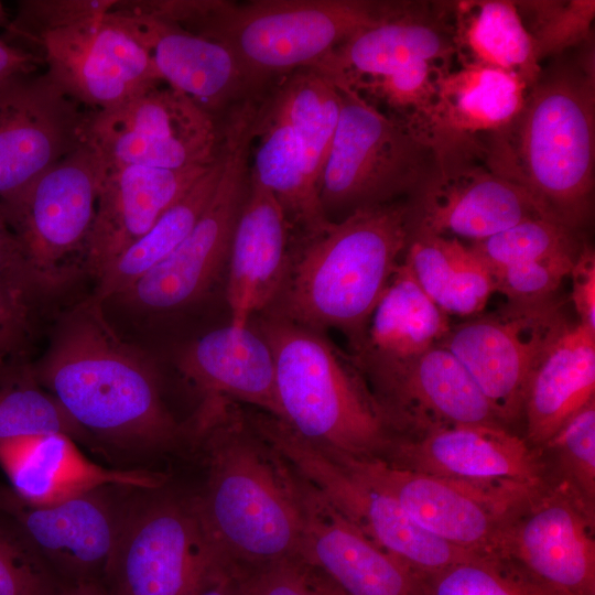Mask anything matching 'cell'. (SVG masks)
<instances>
[{"label":"cell","mask_w":595,"mask_h":595,"mask_svg":"<svg viewBox=\"0 0 595 595\" xmlns=\"http://www.w3.org/2000/svg\"><path fill=\"white\" fill-rule=\"evenodd\" d=\"M101 304L90 296L67 312L32 372L112 467L155 472L159 456L192 446V423L172 413L155 364L117 335Z\"/></svg>","instance_id":"cell-1"},{"label":"cell","mask_w":595,"mask_h":595,"mask_svg":"<svg viewBox=\"0 0 595 595\" xmlns=\"http://www.w3.org/2000/svg\"><path fill=\"white\" fill-rule=\"evenodd\" d=\"M195 425L206 477L191 497L218 567L298 558L303 519L293 468L235 402L204 409Z\"/></svg>","instance_id":"cell-2"},{"label":"cell","mask_w":595,"mask_h":595,"mask_svg":"<svg viewBox=\"0 0 595 595\" xmlns=\"http://www.w3.org/2000/svg\"><path fill=\"white\" fill-rule=\"evenodd\" d=\"M488 137L479 144L485 165L527 190L552 219L580 232L593 216V50L542 69L518 115Z\"/></svg>","instance_id":"cell-3"},{"label":"cell","mask_w":595,"mask_h":595,"mask_svg":"<svg viewBox=\"0 0 595 595\" xmlns=\"http://www.w3.org/2000/svg\"><path fill=\"white\" fill-rule=\"evenodd\" d=\"M408 240L404 199L358 209L316 235L291 238L283 285L263 312L321 333L335 328L354 351Z\"/></svg>","instance_id":"cell-4"},{"label":"cell","mask_w":595,"mask_h":595,"mask_svg":"<svg viewBox=\"0 0 595 595\" xmlns=\"http://www.w3.org/2000/svg\"><path fill=\"white\" fill-rule=\"evenodd\" d=\"M249 323L273 353L281 420L321 448L382 459L394 434L351 355L326 333L269 312Z\"/></svg>","instance_id":"cell-5"},{"label":"cell","mask_w":595,"mask_h":595,"mask_svg":"<svg viewBox=\"0 0 595 595\" xmlns=\"http://www.w3.org/2000/svg\"><path fill=\"white\" fill-rule=\"evenodd\" d=\"M386 2L365 0H170L165 17L228 46L263 86L274 75L314 68Z\"/></svg>","instance_id":"cell-6"},{"label":"cell","mask_w":595,"mask_h":595,"mask_svg":"<svg viewBox=\"0 0 595 595\" xmlns=\"http://www.w3.org/2000/svg\"><path fill=\"white\" fill-rule=\"evenodd\" d=\"M336 87L339 117L320 185L321 206L331 221L405 199L439 167L436 151L423 136L354 90Z\"/></svg>","instance_id":"cell-7"},{"label":"cell","mask_w":595,"mask_h":595,"mask_svg":"<svg viewBox=\"0 0 595 595\" xmlns=\"http://www.w3.org/2000/svg\"><path fill=\"white\" fill-rule=\"evenodd\" d=\"M259 101L231 106L220 127L221 172L216 190L181 245L119 295L134 309L170 312L205 296L227 268L236 224L250 180V155Z\"/></svg>","instance_id":"cell-8"},{"label":"cell","mask_w":595,"mask_h":595,"mask_svg":"<svg viewBox=\"0 0 595 595\" xmlns=\"http://www.w3.org/2000/svg\"><path fill=\"white\" fill-rule=\"evenodd\" d=\"M169 480L132 488L102 581L111 595H196L219 571L191 494Z\"/></svg>","instance_id":"cell-9"},{"label":"cell","mask_w":595,"mask_h":595,"mask_svg":"<svg viewBox=\"0 0 595 595\" xmlns=\"http://www.w3.org/2000/svg\"><path fill=\"white\" fill-rule=\"evenodd\" d=\"M104 172L101 156L84 141L25 186L0 198V213L44 291L84 269Z\"/></svg>","instance_id":"cell-10"},{"label":"cell","mask_w":595,"mask_h":595,"mask_svg":"<svg viewBox=\"0 0 595 595\" xmlns=\"http://www.w3.org/2000/svg\"><path fill=\"white\" fill-rule=\"evenodd\" d=\"M246 416L252 429L339 513L416 572L430 575L476 555L420 527L398 501L353 475L282 420L261 411Z\"/></svg>","instance_id":"cell-11"},{"label":"cell","mask_w":595,"mask_h":595,"mask_svg":"<svg viewBox=\"0 0 595 595\" xmlns=\"http://www.w3.org/2000/svg\"><path fill=\"white\" fill-rule=\"evenodd\" d=\"M322 450L353 475L398 501L420 527L474 554L495 553L507 522L543 480L467 482L399 468L380 458Z\"/></svg>","instance_id":"cell-12"},{"label":"cell","mask_w":595,"mask_h":595,"mask_svg":"<svg viewBox=\"0 0 595 595\" xmlns=\"http://www.w3.org/2000/svg\"><path fill=\"white\" fill-rule=\"evenodd\" d=\"M570 325L558 293L509 302L452 325L441 343L463 365L499 421L509 428L523 415L529 379L550 346Z\"/></svg>","instance_id":"cell-13"},{"label":"cell","mask_w":595,"mask_h":595,"mask_svg":"<svg viewBox=\"0 0 595 595\" xmlns=\"http://www.w3.org/2000/svg\"><path fill=\"white\" fill-rule=\"evenodd\" d=\"M84 141L107 167L185 170L219 154L215 117L172 87L153 86L106 110H88Z\"/></svg>","instance_id":"cell-14"},{"label":"cell","mask_w":595,"mask_h":595,"mask_svg":"<svg viewBox=\"0 0 595 595\" xmlns=\"http://www.w3.org/2000/svg\"><path fill=\"white\" fill-rule=\"evenodd\" d=\"M133 487L104 485L37 506L0 483V513L20 529L61 588L102 583Z\"/></svg>","instance_id":"cell-15"},{"label":"cell","mask_w":595,"mask_h":595,"mask_svg":"<svg viewBox=\"0 0 595 595\" xmlns=\"http://www.w3.org/2000/svg\"><path fill=\"white\" fill-rule=\"evenodd\" d=\"M25 52L69 98L90 108H113L162 83L149 52L110 12L44 34Z\"/></svg>","instance_id":"cell-16"},{"label":"cell","mask_w":595,"mask_h":595,"mask_svg":"<svg viewBox=\"0 0 595 595\" xmlns=\"http://www.w3.org/2000/svg\"><path fill=\"white\" fill-rule=\"evenodd\" d=\"M355 364L394 437L455 424L504 425L463 365L441 344L405 358Z\"/></svg>","instance_id":"cell-17"},{"label":"cell","mask_w":595,"mask_h":595,"mask_svg":"<svg viewBox=\"0 0 595 595\" xmlns=\"http://www.w3.org/2000/svg\"><path fill=\"white\" fill-rule=\"evenodd\" d=\"M404 205L409 235L474 242L526 219L551 218L527 190L468 155L439 158L436 172L404 199Z\"/></svg>","instance_id":"cell-18"},{"label":"cell","mask_w":595,"mask_h":595,"mask_svg":"<svg viewBox=\"0 0 595 595\" xmlns=\"http://www.w3.org/2000/svg\"><path fill=\"white\" fill-rule=\"evenodd\" d=\"M595 512L544 480L511 516L495 554L560 595H595Z\"/></svg>","instance_id":"cell-19"},{"label":"cell","mask_w":595,"mask_h":595,"mask_svg":"<svg viewBox=\"0 0 595 595\" xmlns=\"http://www.w3.org/2000/svg\"><path fill=\"white\" fill-rule=\"evenodd\" d=\"M87 111L44 74L0 83V198L84 142Z\"/></svg>","instance_id":"cell-20"},{"label":"cell","mask_w":595,"mask_h":595,"mask_svg":"<svg viewBox=\"0 0 595 595\" xmlns=\"http://www.w3.org/2000/svg\"><path fill=\"white\" fill-rule=\"evenodd\" d=\"M110 13L149 52L162 82L215 117L256 94L262 85L225 44L145 10L118 1Z\"/></svg>","instance_id":"cell-21"},{"label":"cell","mask_w":595,"mask_h":595,"mask_svg":"<svg viewBox=\"0 0 595 595\" xmlns=\"http://www.w3.org/2000/svg\"><path fill=\"white\" fill-rule=\"evenodd\" d=\"M293 470L303 519L302 562L347 595H425V575L372 542Z\"/></svg>","instance_id":"cell-22"},{"label":"cell","mask_w":595,"mask_h":595,"mask_svg":"<svg viewBox=\"0 0 595 595\" xmlns=\"http://www.w3.org/2000/svg\"><path fill=\"white\" fill-rule=\"evenodd\" d=\"M382 461L412 472L467 482L534 484L543 479L537 450L501 424H455L394 437Z\"/></svg>","instance_id":"cell-23"},{"label":"cell","mask_w":595,"mask_h":595,"mask_svg":"<svg viewBox=\"0 0 595 595\" xmlns=\"http://www.w3.org/2000/svg\"><path fill=\"white\" fill-rule=\"evenodd\" d=\"M441 4L386 2L382 13L359 29L313 69L336 85L388 76L413 63L444 61L457 51L454 28Z\"/></svg>","instance_id":"cell-24"},{"label":"cell","mask_w":595,"mask_h":595,"mask_svg":"<svg viewBox=\"0 0 595 595\" xmlns=\"http://www.w3.org/2000/svg\"><path fill=\"white\" fill-rule=\"evenodd\" d=\"M209 165L185 170L105 165L95 219L85 246L84 270L98 279L122 251L142 237L191 188Z\"/></svg>","instance_id":"cell-25"},{"label":"cell","mask_w":595,"mask_h":595,"mask_svg":"<svg viewBox=\"0 0 595 595\" xmlns=\"http://www.w3.org/2000/svg\"><path fill=\"white\" fill-rule=\"evenodd\" d=\"M291 230L274 196L251 175L227 263L230 324L247 326L279 294L290 262Z\"/></svg>","instance_id":"cell-26"},{"label":"cell","mask_w":595,"mask_h":595,"mask_svg":"<svg viewBox=\"0 0 595 595\" xmlns=\"http://www.w3.org/2000/svg\"><path fill=\"white\" fill-rule=\"evenodd\" d=\"M0 467L14 494L37 506L52 505L104 485L158 487L170 479L165 472L102 466L85 457L75 440L63 433L0 440Z\"/></svg>","instance_id":"cell-27"},{"label":"cell","mask_w":595,"mask_h":595,"mask_svg":"<svg viewBox=\"0 0 595 595\" xmlns=\"http://www.w3.org/2000/svg\"><path fill=\"white\" fill-rule=\"evenodd\" d=\"M176 366L201 403L241 401L282 419L275 365L267 339L250 323L213 329L184 346Z\"/></svg>","instance_id":"cell-28"},{"label":"cell","mask_w":595,"mask_h":595,"mask_svg":"<svg viewBox=\"0 0 595 595\" xmlns=\"http://www.w3.org/2000/svg\"><path fill=\"white\" fill-rule=\"evenodd\" d=\"M528 89L512 73L466 64L441 76L434 108L416 132L433 145L437 156L475 154L477 144L472 137L506 127L522 108Z\"/></svg>","instance_id":"cell-29"},{"label":"cell","mask_w":595,"mask_h":595,"mask_svg":"<svg viewBox=\"0 0 595 595\" xmlns=\"http://www.w3.org/2000/svg\"><path fill=\"white\" fill-rule=\"evenodd\" d=\"M252 141L256 147L251 150L250 175L274 196L290 226L291 238L324 230L331 220L321 206L320 185L300 141L270 96L259 101Z\"/></svg>","instance_id":"cell-30"},{"label":"cell","mask_w":595,"mask_h":595,"mask_svg":"<svg viewBox=\"0 0 595 595\" xmlns=\"http://www.w3.org/2000/svg\"><path fill=\"white\" fill-rule=\"evenodd\" d=\"M595 398V332L570 323L533 370L524 396V440L542 446Z\"/></svg>","instance_id":"cell-31"},{"label":"cell","mask_w":595,"mask_h":595,"mask_svg":"<svg viewBox=\"0 0 595 595\" xmlns=\"http://www.w3.org/2000/svg\"><path fill=\"white\" fill-rule=\"evenodd\" d=\"M452 324L401 261L354 351L355 363L400 359L440 345Z\"/></svg>","instance_id":"cell-32"},{"label":"cell","mask_w":595,"mask_h":595,"mask_svg":"<svg viewBox=\"0 0 595 595\" xmlns=\"http://www.w3.org/2000/svg\"><path fill=\"white\" fill-rule=\"evenodd\" d=\"M402 262L448 316L480 314L496 292L488 266L456 238L411 234Z\"/></svg>","instance_id":"cell-33"},{"label":"cell","mask_w":595,"mask_h":595,"mask_svg":"<svg viewBox=\"0 0 595 595\" xmlns=\"http://www.w3.org/2000/svg\"><path fill=\"white\" fill-rule=\"evenodd\" d=\"M221 165L219 149L216 161L191 188L107 267L98 278L93 295L97 301L102 303L123 294L181 245L210 201L219 181Z\"/></svg>","instance_id":"cell-34"},{"label":"cell","mask_w":595,"mask_h":595,"mask_svg":"<svg viewBox=\"0 0 595 595\" xmlns=\"http://www.w3.org/2000/svg\"><path fill=\"white\" fill-rule=\"evenodd\" d=\"M458 7L463 17L457 19L456 47L470 54L473 60L467 64L512 73L530 88L542 68L515 2L474 1Z\"/></svg>","instance_id":"cell-35"},{"label":"cell","mask_w":595,"mask_h":595,"mask_svg":"<svg viewBox=\"0 0 595 595\" xmlns=\"http://www.w3.org/2000/svg\"><path fill=\"white\" fill-rule=\"evenodd\" d=\"M269 96L300 141L310 171L321 185L339 117L338 88L317 71L306 68L284 76Z\"/></svg>","instance_id":"cell-36"},{"label":"cell","mask_w":595,"mask_h":595,"mask_svg":"<svg viewBox=\"0 0 595 595\" xmlns=\"http://www.w3.org/2000/svg\"><path fill=\"white\" fill-rule=\"evenodd\" d=\"M543 480L595 512V398L539 448Z\"/></svg>","instance_id":"cell-37"},{"label":"cell","mask_w":595,"mask_h":595,"mask_svg":"<svg viewBox=\"0 0 595 595\" xmlns=\"http://www.w3.org/2000/svg\"><path fill=\"white\" fill-rule=\"evenodd\" d=\"M63 433L88 445L85 432L34 378L32 365L0 374V440Z\"/></svg>","instance_id":"cell-38"},{"label":"cell","mask_w":595,"mask_h":595,"mask_svg":"<svg viewBox=\"0 0 595 595\" xmlns=\"http://www.w3.org/2000/svg\"><path fill=\"white\" fill-rule=\"evenodd\" d=\"M425 595H560L521 564L500 554H476L425 575Z\"/></svg>","instance_id":"cell-39"},{"label":"cell","mask_w":595,"mask_h":595,"mask_svg":"<svg viewBox=\"0 0 595 595\" xmlns=\"http://www.w3.org/2000/svg\"><path fill=\"white\" fill-rule=\"evenodd\" d=\"M582 245L578 231L554 219L536 217L473 242L469 247L489 269H494L563 252H577Z\"/></svg>","instance_id":"cell-40"},{"label":"cell","mask_w":595,"mask_h":595,"mask_svg":"<svg viewBox=\"0 0 595 595\" xmlns=\"http://www.w3.org/2000/svg\"><path fill=\"white\" fill-rule=\"evenodd\" d=\"M516 6L519 12L530 13V25L524 26L539 61L589 40L595 15L593 0L526 1Z\"/></svg>","instance_id":"cell-41"},{"label":"cell","mask_w":595,"mask_h":595,"mask_svg":"<svg viewBox=\"0 0 595 595\" xmlns=\"http://www.w3.org/2000/svg\"><path fill=\"white\" fill-rule=\"evenodd\" d=\"M117 0H25L4 30L2 40L25 50L37 39L55 30L108 14Z\"/></svg>","instance_id":"cell-42"},{"label":"cell","mask_w":595,"mask_h":595,"mask_svg":"<svg viewBox=\"0 0 595 595\" xmlns=\"http://www.w3.org/2000/svg\"><path fill=\"white\" fill-rule=\"evenodd\" d=\"M60 589L20 529L0 513V595H57Z\"/></svg>","instance_id":"cell-43"},{"label":"cell","mask_w":595,"mask_h":595,"mask_svg":"<svg viewBox=\"0 0 595 595\" xmlns=\"http://www.w3.org/2000/svg\"><path fill=\"white\" fill-rule=\"evenodd\" d=\"M577 252H563L539 260L490 269L496 292L509 302H531L558 292L570 274Z\"/></svg>","instance_id":"cell-44"},{"label":"cell","mask_w":595,"mask_h":595,"mask_svg":"<svg viewBox=\"0 0 595 595\" xmlns=\"http://www.w3.org/2000/svg\"><path fill=\"white\" fill-rule=\"evenodd\" d=\"M28 290L0 280V374L29 365L32 298Z\"/></svg>","instance_id":"cell-45"},{"label":"cell","mask_w":595,"mask_h":595,"mask_svg":"<svg viewBox=\"0 0 595 595\" xmlns=\"http://www.w3.org/2000/svg\"><path fill=\"white\" fill-rule=\"evenodd\" d=\"M249 595H315L305 563L283 559L245 571Z\"/></svg>","instance_id":"cell-46"},{"label":"cell","mask_w":595,"mask_h":595,"mask_svg":"<svg viewBox=\"0 0 595 595\" xmlns=\"http://www.w3.org/2000/svg\"><path fill=\"white\" fill-rule=\"evenodd\" d=\"M571 300L578 323L595 332V253L588 245H582L570 271Z\"/></svg>","instance_id":"cell-47"},{"label":"cell","mask_w":595,"mask_h":595,"mask_svg":"<svg viewBox=\"0 0 595 595\" xmlns=\"http://www.w3.org/2000/svg\"><path fill=\"white\" fill-rule=\"evenodd\" d=\"M0 280L19 285L32 294L43 290L22 247L0 213Z\"/></svg>","instance_id":"cell-48"},{"label":"cell","mask_w":595,"mask_h":595,"mask_svg":"<svg viewBox=\"0 0 595 595\" xmlns=\"http://www.w3.org/2000/svg\"><path fill=\"white\" fill-rule=\"evenodd\" d=\"M44 62L0 39V83L20 75L36 73Z\"/></svg>","instance_id":"cell-49"},{"label":"cell","mask_w":595,"mask_h":595,"mask_svg":"<svg viewBox=\"0 0 595 595\" xmlns=\"http://www.w3.org/2000/svg\"><path fill=\"white\" fill-rule=\"evenodd\" d=\"M196 595H249L245 572L239 569L220 570L206 581Z\"/></svg>","instance_id":"cell-50"},{"label":"cell","mask_w":595,"mask_h":595,"mask_svg":"<svg viewBox=\"0 0 595 595\" xmlns=\"http://www.w3.org/2000/svg\"><path fill=\"white\" fill-rule=\"evenodd\" d=\"M309 577L315 595H347L332 580L325 576L320 571L309 566Z\"/></svg>","instance_id":"cell-51"},{"label":"cell","mask_w":595,"mask_h":595,"mask_svg":"<svg viewBox=\"0 0 595 595\" xmlns=\"http://www.w3.org/2000/svg\"><path fill=\"white\" fill-rule=\"evenodd\" d=\"M57 595H111L104 583L90 582L62 587Z\"/></svg>","instance_id":"cell-52"},{"label":"cell","mask_w":595,"mask_h":595,"mask_svg":"<svg viewBox=\"0 0 595 595\" xmlns=\"http://www.w3.org/2000/svg\"><path fill=\"white\" fill-rule=\"evenodd\" d=\"M11 19L9 17V13L4 7V4L0 1V29L6 30L9 25Z\"/></svg>","instance_id":"cell-53"}]
</instances>
